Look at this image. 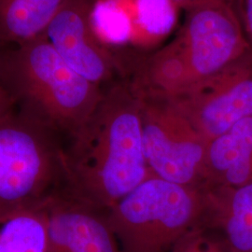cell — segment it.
Returning a JSON list of instances; mask_svg holds the SVG:
<instances>
[{"instance_id": "8fae6325", "label": "cell", "mask_w": 252, "mask_h": 252, "mask_svg": "<svg viewBox=\"0 0 252 252\" xmlns=\"http://www.w3.org/2000/svg\"><path fill=\"white\" fill-rule=\"evenodd\" d=\"M207 191V217L222 230L229 252H252V183Z\"/></svg>"}, {"instance_id": "9a60e30c", "label": "cell", "mask_w": 252, "mask_h": 252, "mask_svg": "<svg viewBox=\"0 0 252 252\" xmlns=\"http://www.w3.org/2000/svg\"><path fill=\"white\" fill-rule=\"evenodd\" d=\"M168 252H230L225 244L211 239L198 226L180 238Z\"/></svg>"}, {"instance_id": "ba28073f", "label": "cell", "mask_w": 252, "mask_h": 252, "mask_svg": "<svg viewBox=\"0 0 252 252\" xmlns=\"http://www.w3.org/2000/svg\"><path fill=\"white\" fill-rule=\"evenodd\" d=\"M91 0H67L43 34L74 71L100 86L118 68L117 61L95 33Z\"/></svg>"}, {"instance_id": "2e32d148", "label": "cell", "mask_w": 252, "mask_h": 252, "mask_svg": "<svg viewBox=\"0 0 252 252\" xmlns=\"http://www.w3.org/2000/svg\"><path fill=\"white\" fill-rule=\"evenodd\" d=\"M252 49V0H231Z\"/></svg>"}, {"instance_id": "7c38bea8", "label": "cell", "mask_w": 252, "mask_h": 252, "mask_svg": "<svg viewBox=\"0 0 252 252\" xmlns=\"http://www.w3.org/2000/svg\"><path fill=\"white\" fill-rule=\"evenodd\" d=\"M67 0H0V42L17 45L45 33Z\"/></svg>"}, {"instance_id": "e0dca14e", "label": "cell", "mask_w": 252, "mask_h": 252, "mask_svg": "<svg viewBox=\"0 0 252 252\" xmlns=\"http://www.w3.org/2000/svg\"><path fill=\"white\" fill-rule=\"evenodd\" d=\"M15 101L6 89L0 84V120L13 112Z\"/></svg>"}, {"instance_id": "5bb4252c", "label": "cell", "mask_w": 252, "mask_h": 252, "mask_svg": "<svg viewBox=\"0 0 252 252\" xmlns=\"http://www.w3.org/2000/svg\"><path fill=\"white\" fill-rule=\"evenodd\" d=\"M177 9L171 0H135V31L151 38L166 36L176 25Z\"/></svg>"}, {"instance_id": "5b68a950", "label": "cell", "mask_w": 252, "mask_h": 252, "mask_svg": "<svg viewBox=\"0 0 252 252\" xmlns=\"http://www.w3.org/2000/svg\"><path fill=\"white\" fill-rule=\"evenodd\" d=\"M52 129L26 112L0 120V211L27 207L51 196L63 174Z\"/></svg>"}, {"instance_id": "9c48e42d", "label": "cell", "mask_w": 252, "mask_h": 252, "mask_svg": "<svg viewBox=\"0 0 252 252\" xmlns=\"http://www.w3.org/2000/svg\"><path fill=\"white\" fill-rule=\"evenodd\" d=\"M73 197L51 195L47 201L48 252H123L102 218Z\"/></svg>"}, {"instance_id": "6da1fadb", "label": "cell", "mask_w": 252, "mask_h": 252, "mask_svg": "<svg viewBox=\"0 0 252 252\" xmlns=\"http://www.w3.org/2000/svg\"><path fill=\"white\" fill-rule=\"evenodd\" d=\"M61 153L71 197L95 209L112 207L153 176L145 159L141 100L133 85L103 93L90 118Z\"/></svg>"}, {"instance_id": "30bf717a", "label": "cell", "mask_w": 252, "mask_h": 252, "mask_svg": "<svg viewBox=\"0 0 252 252\" xmlns=\"http://www.w3.org/2000/svg\"><path fill=\"white\" fill-rule=\"evenodd\" d=\"M252 183V117L245 118L207 145L204 189Z\"/></svg>"}, {"instance_id": "7a4b0ae2", "label": "cell", "mask_w": 252, "mask_h": 252, "mask_svg": "<svg viewBox=\"0 0 252 252\" xmlns=\"http://www.w3.org/2000/svg\"><path fill=\"white\" fill-rule=\"evenodd\" d=\"M252 53L231 2H210L188 10L179 35L148 59L138 81L146 90L169 97Z\"/></svg>"}, {"instance_id": "4fadbf2b", "label": "cell", "mask_w": 252, "mask_h": 252, "mask_svg": "<svg viewBox=\"0 0 252 252\" xmlns=\"http://www.w3.org/2000/svg\"><path fill=\"white\" fill-rule=\"evenodd\" d=\"M48 198L0 211V252H48Z\"/></svg>"}, {"instance_id": "277c9868", "label": "cell", "mask_w": 252, "mask_h": 252, "mask_svg": "<svg viewBox=\"0 0 252 252\" xmlns=\"http://www.w3.org/2000/svg\"><path fill=\"white\" fill-rule=\"evenodd\" d=\"M207 189L152 176L108 209L123 252H168L207 216Z\"/></svg>"}, {"instance_id": "8992f818", "label": "cell", "mask_w": 252, "mask_h": 252, "mask_svg": "<svg viewBox=\"0 0 252 252\" xmlns=\"http://www.w3.org/2000/svg\"><path fill=\"white\" fill-rule=\"evenodd\" d=\"M136 92L145 159L153 176L204 189L207 140L168 97Z\"/></svg>"}, {"instance_id": "ac0fdd59", "label": "cell", "mask_w": 252, "mask_h": 252, "mask_svg": "<svg viewBox=\"0 0 252 252\" xmlns=\"http://www.w3.org/2000/svg\"><path fill=\"white\" fill-rule=\"evenodd\" d=\"M172 2L178 7V8H183L187 10L196 8L201 5H205L210 2L215 1H230L231 0H171Z\"/></svg>"}, {"instance_id": "52a82bcc", "label": "cell", "mask_w": 252, "mask_h": 252, "mask_svg": "<svg viewBox=\"0 0 252 252\" xmlns=\"http://www.w3.org/2000/svg\"><path fill=\"white\" fill-rule=\"evenodd\" d=\"M168 98L209 143L241 120L252 117V53Z\"/></svg>"}, {"instance_id": "3957f363", "label": "cell", "mask_w": 252, "mask_h": 252, "mask_svg": "<svg viewBox=\"0 0 252 252\" xmlns=\"http://www.w3.org/2000/svg\"><path fill=\"white\" fill-rule=\"evenodd\" d=\"M0 84L23 111L72 135L102 98L100 86L63 62L44 35L0 53Z\"/></svg>"}]
</instances>
